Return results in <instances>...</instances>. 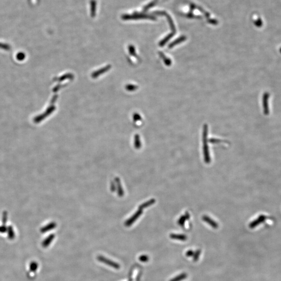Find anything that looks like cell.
<instances>
[{
  "instance_id": "1",
  "label": "cell",
  "mask_w": 281,
  "mask_h": 281,
  "mask_svg": "<svg viewBox=\"0 0 281 281\" xmlns=\"http://www.w3.org/2000/svg\"><path fill=\"white\" fill-rule=\"evenodd\" d=\"M204 131V135H203V141H204L203 151H204V155L205 163L208 164V163H210V161H211V157H210L209 152L208 146V144L207 143V131L206 127H205Z\"/></svg>"
},
{
  "instance_id": "2",
  "label": "cell",
  "mask_w": 281,
  "mask_h": 281,
  "mask_svg": "<svg viewBox=\"0 0 281 281\" xmlns=\"http://www.w3.org/2000/svg\"><path fill=\"white\" fill-rule=\"evenodd\" d=\"M98 260L100 262H101V263L106 264L107 266L114 268L115 269L118 270L120 268V266L119 264H118L117 262H115V261H111V259L106 258L105 257H103V256H101V255L98 256Z\"/></svg>"
},
{
  "instance_id": "3",
  "label": "cell",
  "mask_w": 281,
  "mask_h": 281,
  "mask_svg": "<svg viewBox=\"0 0 281 281\" xmlns=\"http://www.w3.org/2000/svg\"><path fill=\"white\" fill-rule=\"evenodd\" d=\"M203 220L205 221V222H206L207 223L209 224L210 226H211L212 228H214V229H217L218 228V223L215 222L214 220L211 219L210 217L207 216H204L203 217Z\"/></svg>"
},
{
  "instance_id": "4",
  "label": "cell",
  "mask_w": 281,
  "mask_h": 281,
  "mask_svg": "<svg viewBox=\"0 0 281 281\" xmlns=\"http://www.w3.org/2000/svg\"><path fill=\"white\" fill-rule=\"evenodd\" d=\"M170 238L172 239H177L179 241H186L187 239V237L184 234H171L170 235Z\"/></svg>"
},
{
  "instance_id": "5",
  "label": "cell",
  "mask_w": 281,
  "mask_h": 281,
  "mask_svg": "<svg viewBox=\"0 0 281 281\" xmlns=\"http://www.w3.org/2000/svg\"><path fill=\"white\" fill-rule=\"evenodd\" d=\"M190 217L189 214L187 212L186 213V214L184 216H182L181 218L179 219L178 221V224H179L180 226H183L184 224V223L186 222V220H188Z\"/></svg>"
},
{
  "instance_id": "6",
  "label": "cell",
  "mask_w": 281,
  "mask_h": 281,
  "mask_svg": "<svg viewBox=\"0 0 281 281\" xmlns=\"http://www.w3.org/2000/svg\"><path fill=\"white\" fill-rule=\"evenodd\" d=\"M91 5V15L92 17L95 15L96 10V2L95 0H92L90 3Z\"/></svg>"
},
{
  "instance_id": "7",
  "label": "cell",
  "mask_w": 281,
  "mask_h": 281,
  "mask_svg": "<svg viewBox=\"0 0 281 281\" xmlns=\"http://www.w3.org/2000/svg\"><path fill=\"white\" fill-rule=\"evenodd\" d=\"M187 277V274L186 273H181L180 275H178L174 278L170 279L169 281H181L184 279H186Z\"/></svg>"
},
{
  "instance_id": "8",
  "label": "cell",
  "mask_w": 281,
  "mask_h": 281,
  "mask_svg": "<svg viewBox=\"0 0 281 281\" xmlns=\"http://www.w3.org/2000/svg\"><path fill=\"white\" fill-rule=\"evenodd\" d=\"M201 251L199 249H198L194 252V254L193 255V260L194 261H197L198 260L199 256L201 255Z\"/></svg>"
},
{
  "instance_id": "9",
  "label": "cell",
  "mask_w": 281,
  "mask_h": 281,
  "mask_svg": "<svg viewBox=\"0 0 281 281\" xmlns=\"http://www.w3.org/2000/svg\"><path fill=\"white\" fill-rule=\"evenodd\" d=\"M139 260H140V261H142V262H147L149 260V257L147 256V255H145V254L142 255L139 257Z\"/></svg>"
},
{
  "instance_id": "10",
  "label": "cell",
  "mask_w": 281,
  "mask_h": 281,
  "mask_svg": "<svg viewBox=\"0 0 281 281\" xmlns=\"http://www.w3.org/2000/svg\"><path fill=\"white\" fill-rule=\"evenodd\" d=\"M194 254V251L192 250H189L186 252V256L189 257L193 256Z\"/></svg>"
},
{
  "instance_id": "11",
  "label": "cell",
  "mask_w": 281,
  "mask_h": 281,
  "mask_svg": "<svg viewBox=\"0 0 281 281\" xmlns=\"http://www.w3.org/2000/svg\"><path fill=\"white\" fill-rule=\"evenodd\" d=\"M154 203H155V200L152 199L151 201H149L148 202L144 204L143 205V206L142 207H146L148 206L149 205H151V204H154Z\"/></svg>"
}]
</instances>
